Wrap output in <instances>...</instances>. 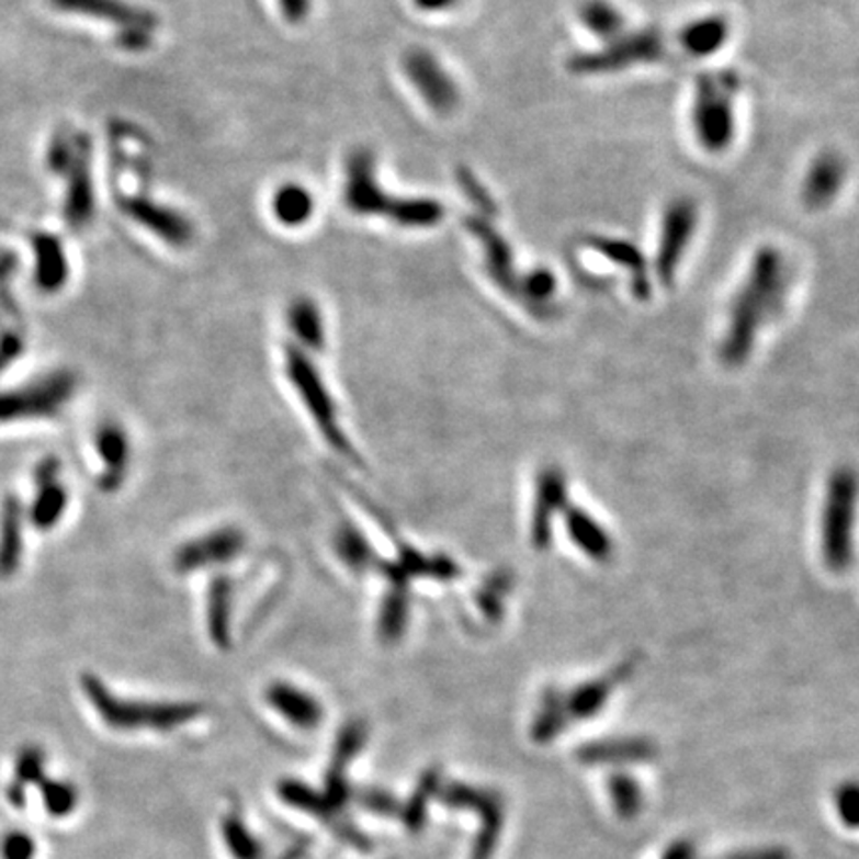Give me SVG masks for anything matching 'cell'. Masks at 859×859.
<instances>
[{"instance_id":"6da1fadb","label":"cell","mask_w":859,"mask_h":859,"mask_svg":"<svg viewBox=\"0 0 859 859\" xmlns=\"http://www.w3.org/2000/svg\"><path fill=\"white\" fill-rule=\"evenodd\" d=\"M788 289L790 269L784 255L772 245L760 247L732 298L721 342V359L726 366H741L750 359L758 332L782 313Z\"/></svg>"},{"instance_id":"7a4b0ae2","label":"cell","mask_w":859,"mask_h":859,"mask_svg":"<svg viewBox=\"0 0 859 859\" xmlns=\"http://www.w3.org/2000/svg\"><path fill=\"white\" fill-rule=\"evenodd\" d=\"M859 472L841 464L827 477L820 518V552L832 573H846L856 560V523L859 513Z\"/></svg>"},{"instance_id":"3957f363","label":"cell","mask_w":859,"mask_h":859,"mask_svg":"<svg viewBox=\"0 0 859 859\" xmlns=\"http://www.w3.org/2000/svg\"><path fill=\"white\" fill-rule=\"evenodd\" d=\"M741 86V76L734 70L704 72L697 78L690 120L697 142L704 151L722 154L731 148L736 134L734 108Z\"/></svg>"},{"instance_id":"277c9868","label":"cell","mask_w":859,"mask_h":859,"mask_svg":"<svg viewBox=\"0 0 859 859\" xmlns=\"http://www.w3.org/2000/svg\"><path fill=\"white\" fill-rule=\"evenodd\" d=\"M285 374L298 400L305 406L310 420L315 422L323 440L342 457L359 460L357 450L340 425L339 408L329 393L327 384L317 371L315 362L308 359L301 347L289 344L285 349Z\"/></svg>"},{"instance_id":"5b68a950","label":"cell","mask_w":859,"mask_h":859,"mask_svg":"<svg viewBox=\"0 0 859 859\" xmlns=\"http://www.w3.org/2000/svg\"><path fill=\"white\" fill-rule=\"evenodd\" d=\"M84 690L102 721L116 731H136V728H156L170 731L185 722L197 719L203 712L202 704L193 702H132L112 694L106 685L95 677H84Z\"/></svg>"},{"instance_id":"8992f818","label":"cell","mask_w":859,"mask_h":859,"mask_svg":"<svg viewBox=\"0 0 859 859\" xmlns=\"http://www.w3.org/2000/svg\"><path fill=\"white\" fill-rule=\"evenodd\" d=\"M667 56V36L657 26L625 31L603 48L575 54L567 68L577 76L615 75L641 64H653Z\"/></svg>"},{"instance_id":"52a82bcc","label":"cell","mask_w":859,"mask_h":859,"mask_svg":"<svg viewBox=\"0 0 859 859\" xmlns=\"http://www.w3.org/2000/svg\"><path fill=\"white\" fill-rule=\"evenodd\" d=\"M50 4L58 11L116 26L117 43L124 50H146L158 26L151 12L126 0H50Z\"/></svg>"},{"instance_id":"ba28073f","label":"cell","mask_w":859,"mask_h":859,"mask_svg":"<svg viewBox=\"0 0 859 859\" xmlns=\"http://www.w3.org/2000/svg\"><path fill=\"white\" fill-rule=\"evenodd\" d=\"M699 225V205L687 195L675 197L663 213L660 235H658L657 257H655V273L665 286L675 283L680 261L689 249Z\"/></svg>"},{"instance_id":"9c48e42d","label":"cell","mask_w":859,"mask_h":859,"mask_svg":"<svg viewBox=\"0 0 859 859\" xmlns=\"http://www.w3.org/2000/svg\"><path fill=\"white\" fill-rule=\"evenodd\" d=\"M72 391L75 378L60 372L16 393L0 394V420L53 416L70 398Z\"/></svg>"},{"instance_id":"30bf717a","label":"cell","mask_w":859,"mask_h":859,"mask_svg":"<svg viewBox=\"0 0 859 859\" xmlns=\"http://www.w3.org/2000/svg\"><path fill=\"white\" fill-rule=\"evenodd\" d=\"M90 139L84 134L76 136L75 156L64 170L68 178L66 200H64V219L70 229L80 231L94 219L95 195L90 163Z\"/></svg>"},{"instance_id":"8fae6325","label":"cell","mask_w":859,"mask_h":859,"mask_svg":"<svg viewBox=\"0 0 859 859\" xmlns=\"http://www.w3.org/2000/svg\"><path fill=\"white\" fill-rule=\"evenodd\" d=\"M404 72L434 112L450 114L452 110H456L460 104L456 82L445 72L442 64L436 60L434 54L420 48L410 50L404 56Z\"/></svg>"},{"instance_id":"7c38bea8","label":"cell","mask_w":859,"mask_h":859,"mask_svg":"<svg viewBox=\"0 0 859 859\" xmlns=\"http://www.w3.org/2000/svg\"><path fill=\"white\" fill-rule=\"evenodd\" d=\"M396 197L386 195L376 181L374 158L369 149H357L347 161L344 203L357 215H386L393 210Z\"/></svg>"},{"instance_id":"4fadbf2b","label":"cell","mask_w":859,"mask_h":859,"mask_svg":"<svg viewBox=\"0 0 859 859\" xmlns=\"http://www.w3.org/2000/svg\"><path fill=\"white\" fill-rule=\"evenodd\" d=\"M567 506V477L562 467H543L535 479V498L531 511V543L535 550L543 552L552 545L553 520Z\"/></svg>"},{"instance_id":"5bb4252c","label":"cell","mask_w":859,"mask_h":859,"mask_svg":"<svg viewBox=\"0 0 859 859\" xmlns=\"http://www.w3.org/2000/svg\"><path fill=\"white\" fill-rule=\"evenodd\" d=\"M117 203H120V210L126 213L129 219L146 227L149 234L158 235L161 241H166L171 247H185L191 244L193 225L178 210H171L168 205L154 202L144 195L120 197Z\"/></svg>"},{"instance_id":"9a60e30c","label":"cell","mask_w":859,"mask_h":859,"mask_svg":"<svg viewBox=\"0 0 859 859\" xmlns=\"http://www.w3.org/2000/svg\"><path fill=\"white\" fill-rule=\"evenodd\" d=\"M247 545L244 531L237 528H222L210 531L197 540L185 543L176 553L173 565L180 573L197 572L203 567L227 565L234 562L237 555H241Z\"/></svg>"},{"instance_id":"2e32d148","label":"cell","mask_w":859,"mask_h":859,"mask_svg":"<svg viewBox=\"0 0 859 859\" xmlns=\"http://www.w3.org/2000/svg\"><path fill=\"white\" fill-rule=\"evenodd\" d=\"M846 180H848V161L841 154L834 149L817 154L816 158L812 159L802 181V203L810 212L827 210L838 200Z\"/></svg>"},{"instance_id":"e0dca14e","label":"cell","mask_w":859,"mask_h":859,"mask_svg":"<svg viewBox=\"0 0 859 859\" xmlns=\"http://www.w3.org/2000/svg\"><path fill=\"white\" fill-rule=\"evenodd\" d=\"M635 672V660H625L617 665L599 679L589 680L573 690H560L563 712L567 722L589 721L597 712L603 709L609 697L615 692L619 685H623Z\"/></svg>"},{"instance_id":"ac0fdd59","label":"cell","mask_w":859,"mask_h":859,"mask_svg":"<svg viewBox=\"0 0 859 859\" xmlns=\"http://www.w3.org/2000/svg\"><path fill=\"white\" fill-rule=\"evenodd\" d=\"M467 231L479 239L484 247V257H486V267H488L489 276L496 285L508 293L509 297L518 298L520 293L521 276L518 275V269L513 263V253L508 241L498 229L486 222L484 217H467Z\"/></svg>"},{"instance_id":"d6986e66","label":"cell","mask_w":859,"mask_h":859,"mask_svg":"<svg viewBox=\"0 0 859 859\" xmlns=\"http://www.w3.org/2000/svg\"><path fill=\"white\" fill-rule=\"evenodd\" d=\"M563 523L573 545L585 553L591 562H611L615 553V541L611 533L604 530L603 523L591 516L581 506H567L563 509Z\"/></svg>"},{"instance_id":"ffe728a7","label":"cell","mask_w":859,"mask_h":859,"mask_svg":"<svg viewBox=\"0 0 859 859\" xmlns=\"http://www.w3.org/2000/svg\"><path fill=\"white\" fill-rule=\"evenodd\" d=\"M587 245L604 257L607 261L625 269L626 275L631 279V291L636 298L647 301L651 297L653 286H651V276H648L647 261L635 244H631L626 239H617V237L591 235L587 239Z\"/></svg>"},{"instance_id":"44dd1931","label":"cell","mask_w":859,"mask_h":859,"mask_svg":"<svg viewBox=\"0 0 859 859\" xmlns=\"http://www.w3.org/2000/svg\"><path fill=\"white\" fill-rule=\"evenodd\" d=\"M448 804L454 806L474 807L484 820V829L477 838L474 859H489L491 851L496 849L499 829H501V810L498 802L491 795L479 794L476 790H470L466 785H452L444 794Z\"/></svg>"},{"instance_id":"7402d4cb","label":"cell","mask_w":859,"mask_h":859,"mask_svg":"<svg viewBox=\"0 0 859 859\" xmlns=\"http://www.w3.org/2000/svg\"><path fill=\"white\" fill-rule=\"evenodd\" d=\"M265 700L285 721L298 728H315L323 722V707L313 694L291 682H273L265 690Z\"/></svg>"},{"instance_id":"603a6c76","label":"cell","mask_w":859,"mask_h":859,"mask_svg":"<svg viewBox=\"0 0 859 859\" xmlns=\"http://www.w3.org/2000/svg\"><path fill=\"white\" fill-rule=\"evenodd\" d=\"M731 36V24L721 14L690 21L679 31V46L690 58H707L719 53Z\"/></svg>"},{"instance_id":"cb8c5ba5","label":"cell","mask_w":859,"mask_h":859,"mask_svg":"<svg viewBox=\"0 0 859 859\" xmlns=\"http://www.w3.org/2000/svg\"><path fill=\"white\" fill-rule=\"evenodd\" d=\"M32 247L36 253V267H34L36 286L43 293L60 291L68 279V259L60 239L50 234L36 235Z\"/></svg>"},{"instance_id":"d4e9b609","label":"cell","mask_w":859,"mask_h":859,"mask_svg":"<svg viewBox=\"0 0 859 859\" xmlns=\"http://www.w3.org/2000/svg\"><path fill=\"white\" fill-rule=\"evenodd\" d=\"M657 754L655 744L647 738H611V741H597V743L584 744L577 753V758L585 764H625L643 762L651 760Z\"/></svg>"},{"instance_id":"484cf974","label":"cell","mask_w":859,"mask_h":859,"mask_svg":"<svg viewBox=\"0 0 859 859\" xmlns=\"http://www.w3.org/2000/svg\"><path fill=\"white\" fill-rule=\"evenodd\" d=\"M98 454L104 460L106 470L100 486L104 489H116L126 476L129 464V442L127 436L117 425H104L95 436Z\"/></svg>"},{"instance_id":"4316f807","label":"cell","mask_w":859,"mask_h":859,"mask_svg":"<svg viewBox=\"0 0 859 859\" xmlns=\"http://www.w3.org/2000/svg\"><path fill=\"white\" fill-rule=\"evenodd\" d=\"M289 329L297 337L305 350H323L325 347V320L320 315V308L313 298H295L286 310Z\"/></svg>"},{"instance_id":"83f0119b","label":"cell","mask_w":859,"mask_h":859,"mask_svg":"<svg viewBox=\"0 0 859 859\" xmlns=\"http://www.w3.org/2000/svg\"><path fill=\"white\" fill-rule=\"evenodd\" d=\"M22 508L19 499L9 498L0 518V577H11L21 563Z\"/></svg>"},{"instance_id":"f1b7e54d","label":"cell","mask_w":859,"mask_h":859,"mask_svg":"<svg viewBox=\"0 0 859 859\" xmlns=\"http://www.w3.org/2000/svg\"><path fill=\"white\" fill-rule=\"evenodd\" d=\"M234 609V584L229 579H215L207 594V626L213 643L225 647L229 643Z\"/></svg>"},{"instance_id":"f546056e","label":"cell","mask_w":859,"mask_h":859,"mask_svg":"<svg viewBox=\"0 0 859 859\" xmlns=\"http://www.w3.org/2000/svg\"><path fill=\"white\" fill-rule=\"evenodd\" d=\"M579 21L587 31L604 43L613 41L625 32L623 12L611 4L609 0H585L579 7Z\"/></svg>"},{"instance_id":"4dcf8cb0","label":"cell","mask_w":859,"mask_h":859,"mask_svg":"<svg viewBox=\"0 0 859 859\" xmlns=\"http://www.w3.org/2000/svg\"><path fill=\"white\" fill-rule=\"evenodd\" d=\"M444 205L430 197H404L396 200L388 219L408 229H428L442 222Z\"/></svg>"},{"instance_id":"1f68e13d","label":"cell","mask_w":859,"mask_h":859,"mask_svg":"<svg viewBox=\"0 0 859 859\" xmlns=\"http://www.w3.org/2000/svg\"><path fill=\"white\" fill-rule=\"evenodd\" d=\"M315 212V200L307 188L298 183H285L276 190L273 197V213L286 227L305 225Z\"/></svg>"},{"instance_id":"d6a6232c","label":"cell","mask_w":859,"mask_h":859,"mask_svg":"<svg viewBox=\"0 0 859 859\" xmlns=\"http://www.w3.org/2000/svg\"><path fill=\"white\" fill-rule=\"evenodd\" d=\"M335 550L339 553L340 562L347 563V567L352 572H378L381 560L372 550L371 543L364 540L361 531L354 530L352 525H342L337 533Z\"/></svg>"},{"instance_id":"836d02e7","label":"cell","mask_w":859,"mask_h":859,"mask_svg":"<svg viewBox=\"0 0 859 859\" xmlns=\"http://www.w3.org/2000/svg\"><path fill=\"white\" fill-rule=\"evenodd\" d=\"M410 615V599L406 589H391L382 599L378 611V635L386 643L398 641L408 625Z\"/></svg>"},{"instance_id":"e575fe53","label":"cell","mask_w":859,"mask_h":859,"mask_svg":"<svg viewBox=\"0 0 859 859\" xmlns=\"http://www.w3.org/2000/svg\"><path fill=\"white\" fill-rule=\"evenodd\" d=\"M557 293V279L550 269H533L528 275L521 276L518 298L530 308L533 315H545L552 308L553 298Z\"/></svg>"},{"instance_id":"d590c367","label":"cell","mask_w":859,"mask_h":859,"mask_svg":"<svg viewBox=\"0 0 859 859\" xmlns=\"http://www.w3.org/2000/svg\"><path fill=\"white\" fill-rule=\"evenodd\" d=\"M567 716L563 712L560 689H547L540 700V711L533 719L531 736L535 743H550L567 726Z\"/></svg>"},{"instance_id":"8d00e7d4","label":"cell","mask_w":859,"mask_h":859,"mask_svg":"<svg viewBox=\"0 0 859 859\" xmlns=\"http://www.w3.org/2000/svg\"><path fill=\"white\" fill-rule=\"evenodd\" d=\"M68 504V494L56 482L41 488L38 498L34 501L31 511V520L38 530H50L63 518L64 509Z\"/></svg>"},{"instance_id":"74e56055","label":"cell","mask_w":859,"mask_h":859,"mask_svg":"<svg viewBox=\"0 0 859 859\" xmlns=\"http://www.w3.org/2000/svg\"><path fill=\"white\" fill-rule=\"evenodd\" d=\"M609 792L617 816L633 820L643 806V792L633 776L613 775L609 778Z\"/></svg>"},{"instance_id":"f35d334b","label":"cell","mask_w":859,"mask_h":859,"mask_svg":"<svg viewBox=\"0 0 859 859\" xmlns=\"http://www.w3.org/2000/svg\"><path fill=\"white\" fill-rule=\"evenodd\" d=\"M41 794H43L46 814H50L53 817L70 816L78 806V792H76L75 785L68 784V782L43 780Z\"/></svg>"},{"instance_id":"ab89813d","label":"cell","mask_w":859,"mask_h":859,"mask_svg":"<svg viewBox=\"0 0 859 859\" xmlns=\"http://www.w3.org/2000/svg\"><path fill=\"white\" fill-rule=\"evenodd\" d=\"M225 839H227V846L234 851V856L237 859H259V846L249 832L245 829L244 822L237 820V817H229L225 822Z\"/></svg>"},{"instance_id":"60d3db41","label":"cell","mask_w":859,"mask_h":859,"mask_svg":"<svg viewBox=\"0 0 859 859\" xmlns=\"http://www.w3.org/2000/svg\"><path fill=\"white\" fill-rule=\"evenodd\" d=\"M44 780V753L38 746H24L16 758L19 784H41Z\"/></svg>"},{"instance_id":"b9f144b4","label":"cell","mask_w":859,"mask_h":859,"mask_svg":"<svg viewBox=\"0 0 859 859\" xmlns=\"http://www.w3.org/2000/svg\"><path fill=\"white\" fill-rule=\"evenodd\" d=\"M836 807L846 826L859 829V782H846L836 792Z\"/></svg>"},{"instance_id":"7bdbcfd3","label":"cell","mask_w":859,"mask_h":859,"mask_svg":"<svg viewBox=\"0 0 859 859\" xmlns=\"http://www.w3.org/2000/svg\"><path fill=\"white\" fill-rule=\"evenodd\" d=\"M0 851H2V859H34L36 844L24 832H11L2 839Z\"/></svg>"},{"instance_id":"ee69618b","label":"cell","mask_w":859,"mask_h":859,"mask_svg":"<svg viewBox=\"0 0 859 859\" xmlns=\"http://www.w3.org/2000/svg\"><path fill=\"white\" fill-rule=\"evenodd\" d=\"M436 780H438V776L434 772L426 776L422 784L418 788V792L414 795L410 806L406 810V820H408V826L412 827V829L420 826V822L425 817L426 802H428V798L434 792L436 784H438Z\"/></svg>"},{"instance_id":"f6af8a7d","label":"cell","mask_w":859,"mask_h":859,"mask_svg":"<svg viewBox=\"0 0 859 859\" xmlns=\"http://www.w3.org/2000/svg\"><path fill=\"white\" fill-rule=\"evenodd\" d=\"M279 9L283 12V19L291 24H301L307 21L310 12V0H279Z\"/></svg>"},{"instance_id":"bcb514c9","label":"cell","mask_w":859,"mask_h":859,"mask_svg":"<svg viewBox=\"0 0 859 859\" xmlns=\"http://www.w3.org/2000/svg\"><path fill=\"white\" fill-rule=\"evenodd\" d=\"M460 183L464 185V190H466L467 197H470V200H474V202H477L479 207H486L488 213H491V205H494V203H491V197H489L486 191L479 188V183H477V181L474 180L470 173H466V171H464V173H460ZM494 207H496V205H494Z\"/></svg>"},{"instance_id":"7dc6e473","label":"cell","mask_w":859,"mask_h":859,"mask_svg":"<svg viewBox=\"0 0 859 859\" xmlns=\"http://www.w3.org/2000/svg\"><path fill=\"white\" fill-rule=\"evenodd\" d=\"M722 859H790V854L782 848L750 849Z\"/></svg>"},{"instance_id":"c3c4849f","label":"cell","mask_w":859,"mask_h":859,"mask_svg":"<svg viewBox=\"0 0 859 859\" xmlns=\"http://www.w3.org/2000/svg\"><path fill=\"white\" fill-rule=\"evenodd\" d=\"M58 472H60V464H58L56 457L44 460L43 464L36 467V484H38L41 488L48 486V484H54V479L58 476Z\"/></svg>"},{"instance_id":"681fc988","label":"cell","mask_w":859,"mask_h":859,"mask_svg":"<svg viewBox=\"0 0 859 859\" xmlns=\"http://www.w3.org/2000/svg\"><path fill=\"white\" fill-rule=\"evenodd\" d=\"M19 352H21V340L16 339V337H12V335L2 339V342H0V372L7 369V364H9L12 359L19 357Z\"/></svg>"},{"instance_id":"f907efd6","label":"cell","mask_w":859,"mask_h":859,"mask_svg":"<svg viewBox=\"0 0 859 859\" xmlns=\"http://www.w3.org/2000/svg\"><path fill=\"white\" fill-rule=\"evenodd\" d=\"M414 7L422 12H442L454 9L460 0H412Z\"/></svg>"},{"instance_id":"816d5d0a","label":"cell","mask_w":859,"mask_h":859,"mask_svg":"<svg viewBox=\"0 0 859 859\" xmlns=\"http://www.w3.org/2000/svg\"><path fill=\"white\" fill-rule=\"evenodd\" d=\"M663 859H694V848L689 841H677L665 851Z\"/></svg>"},{"instance_id":"f5cc1de1","label":"cell","mask_w":859,"mask_h":859,"mask_svg":"<svg viewBox=\"0 0 859 859\" xmlns=\"http://www.w3.org/2000/svg\"><path fill=\"white\" fill-rule=\"evenodd\" d=\"M7 795H9V802H11L12 806L14 807H22L24 804H26V794H24V785L19 784V782H12L11 785H9V790H7Z\"/></svg>"}]
</instances>
